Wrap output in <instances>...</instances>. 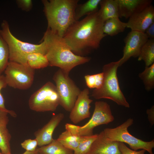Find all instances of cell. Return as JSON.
<instances>
[{
	"label": "cell",
	"instance_id": "cell-1",
	"mask_svg": "<svg viewBox=\"0 0 154 154\" xmlns=\"http://www.w3.org/2000/svg\"><path fill=\"white\" fill-rule=\"evenodd\" d=\"M104 22L98 11L75 22L63 38L74 53L82 56L99 47L107 35L103 30Z\"/></svg>",
	"mask_w": 154,
	"mask_h": 154
},
{
	"label": "cell",
	"instance_id": "cell-2",
	"mask_svg": "<svg viewBox=\"0 0 154 154\" xmlns=\"http://www.w3.org/2000/svg\"><path fill=\"white\" fill-rule=\"evenodd\" d=\"M42 41L46 45L45 54L49 65L60 68L69 75L71 70L77 66L88 62L90 58L78 55L74 53L63 37L47 28Z\"/></svg>",
	"mask_w": 154,
	"mask_h": 154
},
{
	"label": "cell",
	"instance_id": "cell-3",
	"mask_svg": "<svg viewBox=\"0 0 154 154\" xmlns=\"http://www.w3.org/2000/svg\"><path fill=\"white\" fill-rule=\"evenodd\" d=\"M43 11L48 27L63 37L70 26L76 21L75 11L78 0H43Z\"/></svg>",
	"mask_w": 154,
	"mask_h": 154
},
{
	"label": "cell",
	"instance_id": "cell-4",
	"mask_svg": "<svg viewBox=\"0 0 154 154\" xmlns=\"http://www.w3.org/2000/svg\"><path fill=\"white\" fill-rule=\"evenodd\" d=\"M120 62L118 60L104 65L102 68L104 80L102 87L94 89L91 96L96 99L111 100L118 105L129 108V105L121 91L117 76V71Z\"/></svg>",
	"mask_w": 154,
	"mask_h": 154
},
{
	"label": "cell",
	"instance_id": "cell-5",
	"mask_svg": "<svg viewBox=\"0 0 154 154\" xmlns=\"http://www.w3.org/2000/svg\"><path fill=\"white\" fill-rule=\"evenodd\" d=\"M0 34L6 43L9 51V61L17 62L25 65V58L28 54L38 52L45 55L46 45L42 41L39 44L25 42L18 39L12 34L9 25L6 20L1 24Z\"/></svg>",
	"mask_w": 154,
	"mask_h": 154
},
{
	"label": "cell",
	"instance_id": "cell-6",
	"mask_svg": "<svg viewBox=\"0 0 154 154\" xmlns=\"http://www.w3.org/2000/svg\"><path fill=\"white\" fill-rule=\"evenodd\" d=\"M94 111L91 119L82 126L67 123L65 124L66 129L73 134L80 136L93 134L94 129L97 126L108 124L114 121L110 105L106 102L96 101L95 103Z\"/></svg>",
	"mask_w": 154,
	"mask_h": 154
},
{
	"label": "cell",
	"instance_id": "cell-7",
	"mask_svg": "<svg viewBox=\"0 0 154 154\" xmlns=\"http://www.w3.org/2000/svg\"><path fill=\"white\" fill-rule=\"evenodd\" d=\"M133 122V119L129 118L115 128H106L103 131L109 140L125 143L134 151L144 149L149 154H153L152 149L154 147V139L149 141H143L133 136L128 132V128Z\"/></svg>",
	"mask_w": 154,
	"mask_h": 154
},
{
	"label": "cell",
	"instance_id": "cell-8",
	"mask_svg": "<svg viewBox=\"0 0 154 154\" xmlns=\"http://www.w3.org/2000/svg\"><path fill=\"white\" fill-rule=\"evenodd\" d=\"M59 105V98L55 85L49 81L33 94L29 100L32 110L43 112L55 111Z\"/></svg>",
	"mask_w": 154,
	"mask_h": 154
},
{
	"label": "cell",
	"instance_id": "cell-9",
	"mask_svg": "<svg viewBox=\"0 0 154 154\" xmlns=\"http://www.w3.org/2000/svg\"><path fill=\"white\" fill-rule=\"evenodd\" d=\"M53 80L59 98V105L70 112L81 91L68 75L59 69L54 74Z\"/></svg>",
	"mask_w": 154,
	"mask_h": 154
},
{
	"label": "cell",
	"instance_id": "cell-10",
	"mask_svg": "<svg viewBox=\"0 0 154 154\" xmlns=\"http://www.w3.org/2000/svg\"><path fill=\"white\" fill-rule=\"evenodd\" d=\"M4 72L7 85L14 88L26 90L33 83L34 70L27 66L9 61Z\"/></svg>",
	"mask_w": 154,
	"mask_h": 154
},
{
	"label": "cell",
	"instance_id": "cell-11",
	"mask_svg": "<svg viewBox=\"0 0 154 154\" xmlns=\"http://www.w3.org/2000/svg\"><path fill=\"white\" fill-rule=\"evenodd\" d=\"M148 39L144 33L131 31L124 39L123 56L120 59L119 66L131 57H138L142 48Z\"/></svg>",
	"mask_w": 154,
	"mask_h": 154
},
{
	"label": "cell",
	"instance_id": "cell-12",
	"mask_svg": "<svg viewBox=\"0 0 154 154\" xmlns=\"http://www.w3.org/2000/svg\"><path fill=\"white\" fill-rule=\"evenodd\" d=\"M89 94L88 89L85 88L79 95L69 115L70 119L74 123H78L90 117V104L93 100Z\"/></svg>",
	"mask_w": 154,
	"mask_h": 154
},
{
	"label": "cell",
	"instance_id": "cell-13",
	"mask_svg": "<svg viewBox=\"0 0 154 154\" xmlns=\"http://www.w3.org/2000/svg\"><path fill=\"white\" fill-rule=\"evenodd\" d=\"M126 27L131 31L145 33L147 28L154 22V8L151 4L141 11L136 13L129 18Z\"/></svg>",
	"mask_w": 154,
	"mask_h": 154
},
{
	"label": "cell",
	"instance_id": "cell-14",
	"mask_svg": "<svg viewBox=\"0 0 154 154\" xmlns=\"http://www.w3.org/2000/svg\"><path fill=\"white\" fill-rule=\"evenodd\" d=\"M119 143L109 140L103 131L98 134L87 154H121Z\"/></svg>",
	"mask_w": 154,
	"mask_h": 154
},
{
	"label": "cell",
	"instance_id": "cell-15",
	"mask_svg": "<svg viewBox=\"0 0 154 154\" xmlns=\"http://www.w3.org/2000/svg\"><path fill=\"white\" fill-rule=\"evenodd\" d=\"M64 118L63 113L53 115L49 121L41 128L35 132L34 135L40 147L50 143L53 140L52 135L56 128Z\"/></svg>",
	"mask_w": 154,
	"mask_h": 154
},
{
	"label": "cell",
	"instance_id": "cell-16",
	"mask_svg": "<svg viewBox=\"0 0 154 154\" xmlns=\"http://www.w3.org/2000/svg\"><path fill=\"white\" fill-rule=\"evenodd\" d=\"M151 0H117L119 17L129 18L151 5Z\"/></svg>",
	"mask_w": 154,
	"mask_h": 154
},
{
	"label": "cell",
	"instance_id": "cell-17",
	"mask_svg": "<svg viewBox=\"0 0 154 154\" xmlns=\"http://www.w3.org/2000/svg\"><path fill=\"white\" fill-rule=\"evenodd\" d=\"M8 112L0 110V149L2 154H11V136L7 128Z\"/></svg>",
	"mask_w": 154,
	"mask_h": 154
},
{
	"label": "cell",
	"instance_id": "cell-18",
	"mask_svg": "<svg viewBox=\"0 0 154 154\" xmlns=\"http://www.w3.org/2000/svg\"><path fill=\"white\" fill-rule=\"evenodd\" d=\"M99 5L98 14L104 22L111 18L119 17L117 0H101Z\"/></svg>",
	"mask_w": 154,
	"mask_h": 154
},
{
	"label": "cell",
	"instance_id": "cell-19",
	"mask_svg": "<svg viewBox=\"0 0 154 154\" xmlns=\"http://www.w3.org/2000/svg\"><path fill=\"white\" fill-rule=\"evenodd\" d=\"M126 26V23L121 21L119 17L113 18L104 22L103 27V32L107 35L113 36L123 32Z\"/></svg>",
	"mask_w": 154,
	"mask_h": 154
},
{
	"label": "cell",
	"instance_id": "cell-20",
	"mask_svg": "<svg viewBox=\"0 0 154 154\" xmlns=\"http://www.w3.org/2000/svg\"><path fill=\"white\" fill-rule=\"evenodd\" d=\"M38 154H73V151L67 148L57 139L49 144L38 148Z\"/></svg>",
	"mask_w": 154,
	"mask_h": 154
},
{
	"label": "cell",
	"instance_id": "cell-21",
	"mask_svg": "<svg viewBox=\"0 0 154 154\" xmlns=\"http://www.w3.org/2000/svg\"><path fill=\"white\" fill-rule=\"evenodd\" d=\"M25 65L34 70L45 68L49 65L45 55L38 52L27 54L25 58Z\"/></svg>",
	"mask_w": 154,
	"mask_h": 154
},
{
	"label": "cell",
	"instance_id": "cell-22",
	"mask_svg": "<svg viewBox=\"0 0 154 154\" xmlns=\"http://www.w3.org/2000/svg\"><path fill=\"white\" fill-rule=\"evenodd\" d=\"M101 0H89L83 4H78L75 11L76 21L82 17L98 11Z\"/></svg>",
	"mask_w": 154,
	"mask_h": 154
},
{
	"label": "cell",
	"instance_id": "cell-23",
	"mask_svg": "<svg viewBox=\"0 0 154 154\" xmlns=\"http://www.w3.org/2000/svg\"><path fill=\"white\" fill-rule=\"evenodd\" d=\"M139 61L143 60L145 67H148L154 63V39H148L143 45L138 57Z\"/></svg>",
	"mask_w": 154,
	"mask_h": 154
},
{
	"label": "cell",
	"instance_id": "cell-24",
	"mask_svg": "<svg viewBox=\"0 0 154 154\" xmlns=\"http://www.w3.org/2000/svg\"><path fill=\"white\" fill-rule=\"evenodd\" d=\"M81 136L72 133L67 129L61 133L57 140L64 147L74 151L78 147Z\"/></svg>",
	"mask_w": 154,
	"mask_h": 154
},
{
	"label": "cell",
	"instance_id": "cell-25",
	"mask_svg": "<svg viewBox=\"0 0 154 154\" xmlns=\"http://www.w3.org/2000/svg\"><path fill=\"white\" fill-rule=\"evenodd\" d=\"M139 77L143 81L146 90L150 91L154 87V63L139 74Z\"/></svg>",
	"mask_w": 154,
	"mask_h": 154
},
{
	"label": "cell",
	"instance_id": "cell-26",
	"mask_svg": "<svg viewBox=\"0 0 154 154\" xmlns=\"http://www.w3.org/2000/svg\"><path fill=\"white\" fill-rule=\"evenodd\" d=\"M98 134L81 136L79 143L73 151L74 154H87Z\"/></svg>",
	"mask_w": 154,
	"mask_h": 154
},
{
	"label": "cell",
	"instance_id": "cell-27",
	"mask_svg": "<svg viewBox=\"0 0 154 154\" xmlns=\"http://www.w3.org/2000/svg\"><path fill=\"white\" fill-rule=\"evenodd\" d=\"M9 61L8 46L0 34V75L4 71Z\"/></svg>",
	"mask_w": 154,
	"mask_h": 154
},
{
	"label": "cell",
	"instance_id": "cell-28",
	"mask_svg": "<svg viewBox=\"0 0 154 154\" xmlns=\"http://www.w3.org/2000/svg\"><path fill=\"white\" fill-rule=\"evenodd\" d=\"M84 78L86 85L90 88L98 89L102 86L104 80L103 72L92 75H86Z\"/></svg>",
	"mask_w": 154,
	"mask_h": 154
},
{
	"label": "cell",
	"instance_id": "cell-29",
	"mask_svg": "<svg viewBox=\"0 0 154 154\" xmlns=\"http://www.w3.org/2000/svg\"><path fill=\"white\" fill-rule=\"evenodd\" d=\"M7 85L5 76L2 75H0V110L6 111L11 116L15 117L17 115L15 112L9 110L5 108L4 99L1 92V89L5 88Z\"/></svg>",
	"mask_w": 154,
	"mask_h": 154
},
{
	"label": "cell",
	"instance_id": "cell-30",
	"mask_svg": "<svg viewBox=\"0 0 154 154\" xmlns=\"http://www.w3.org/2000/svg\"><path fill=\"white\" fill-rule=\"evenodd\" d=\"M22 148L26 151H34L37 148L38 142L37 140L28 139L25 140L21 143Z\"/></svg>",
	"mask_w": 154,
	"mask_h": 154
},
{
	"label": "cell",
	"instance_id": "cell-31",
	"mask_svg": "<svg viewBox=\"0 0 154 154\" xmlns=\"http://www.w3.org/2000/svg\"><path fill=\"white\" fill-rule=\"evenodd\" d=\"M119 147L121 154H145L146 151L144 149L135 151L128 147L123 142H119Z\"/></svg>",
	"mask_w": 154,
	"mask_h": 154
},
{
	"label": "cell",
	"instance_id": "cell-32",
	"mask_svg": "<svg viewBox=\"0 0 154 154\" xmlns=\"http://www.w3.org/2000/svg\"><path fill=\"white\" fill-rule=\"evenodd\" d=\"M16 2L18 6L24 11H28L32 8L33 3L31 0H17Z\"/></svg>",
	"mask_w": 154,
	"mask_h": 154
},
{
	"label": "cell",
	"instance_id": "cell-33",
	"mask_svg": "<svg viewBox=\"0 0 154 154\" xmlns=\"http://www.w3.org/2000/svg\"><path fill=\"white\" fill-rule=\"evenodd\" d=\"M145 33L149 39H154V22L147 28Z\"/></svg>",
	"mask_w": 154,
	"mask_h": 154
},
{
	"label": "cell",
	"instance_id": "cell-34",
	"mask_svg": "<svg viewBox=\"0 0 154 154\" xmlns=\"http://www.w3.org/2000/svg\"><path fill=\"white\" fill-rule=\"evenodd\" d=\"M147 113L148 115V118L151 125L154 123V107L153 106L151 108L147 110Z\"/></svg>",
	"mask_w": 154,
	"mask_h": 154
},
{
	"label": "cell",
	"instance_id": "cell-35",
	"mask_svg": "<svg viewBox=\"0 0 154 154\" xmlns=\"http://www.w3.org/2000/svg\"><path fill=\"white\" fill-rule=\"evenodd\" d=\"M38 148L36 150L34 151H26L24 152L22 154H38ZM11 154H12L11 153Z\"/></svg>",
	"mask_w": 154,
	"mask_h": 154
},
{
	"label": "cell",
	"instance_id": "cell-36",
	"mask_svg": "<svg viewBox=\"0 0 154 154\" xmlns=\"http://www.w3.org/2000/svg\"><path fill=\"white\" fill-rule=\"evenodd\" d=\"M0 154H2L1 152L0 151Z\"/></svg>",
	"mask_w": 154,
	"mask_h": 154
},
{
	"label": "cell",
	"instance_id": "cell-37",
	"mask_svg": "<svg viewBox=\"0 0 154 154\" xmlns=\"http://www.w3.org/2000/svg\"><path fill=\"white\" fill-rule=\"evenodd\" d=\"M73 154H74V153H73Z\"/></svg>",
	"mask_w": 154,
	"mask_h": 154
}]
</instances>
